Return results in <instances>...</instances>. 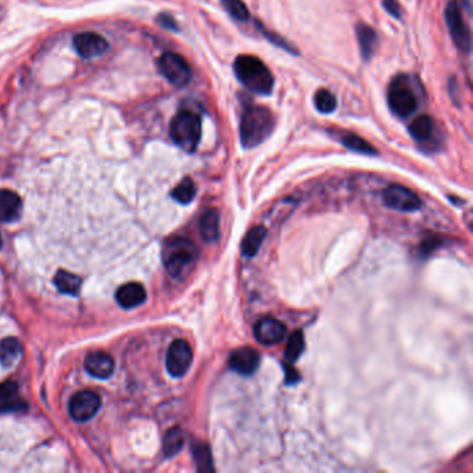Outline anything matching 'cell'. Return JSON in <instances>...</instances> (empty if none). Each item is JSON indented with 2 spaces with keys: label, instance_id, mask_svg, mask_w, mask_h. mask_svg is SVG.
Wrapping results in <instances>:
<instances>
[{
  "label": "cell",
  "instance_id": "cell-10",
  "mask_svg": "<svg viewBox=\"0 0 473 473\" xmlns=\"http://www.w3.org/2000/svg\"><path fill=\"white\" fill-rule=\"evenodd\" d=\"M100 408V397L95 391L84 390L72 396L70 400V415L78 422L92 419Z\"/></svg>",
  "mask_w": 473,
  "mask_h": 473
},
{
  "label": "cell",
  "instance_id": "cell-6",
  "mask_svg": "<svg viewBox=\"0 0 473 473\" xmlns=\"http://www.w3.org/2000/svg\"><path fill=\"white\" fill-rule=\"evenodd\" d=\"M446 22L450 31V35L457 45V47L463 52H471L472 36L471 28L464 18V10L457 0H450L446 8Z\"/></svg>",
  "mask_w": 473,
  "mask_h": 473
},
{
  "label": "cell",
  "instance_id": "cell-17",
  "mask_svg": "<svg viewBox=\"0 0 473 473\" xmlns=\"http://www.w3.org/2000/svg\"><path fill=\"white\" fill-rule=\"evenodd\" d=\"M357 39H358L359 49H361V56L365 61H368L378 49V45H379L378 33L369 25L361 22L357 25Z\"/></svg>",
  "mask_w": 473,
  "mask_h": 473
},
{
  "label": "cell",
  "instance_id": "cell-32",
  "mask_svg": "<svg viewBox=\"0 0 473 473\" xmlns=\"http://www.w3.org/2000/svg\"><path fill=\"white\" fill-rule=\"evenodd\" d=\"M15 391H17V386L13 382H7V383L0 385V398L11 397V396L15 394Z\"/></svg>",
  "mask_w": 473,
  "mask_h": 473
},
{
  "label": "cell",
  "instance_id": "cell-19",
  "mask_svg": "<svg viewBox=\"0 0 473 473\" xmlns=\"http://www.w3.org/2000/svg\"><path fill=\"white\" fill-rule=\"evenodd\" d=\"M200 235L207 243H214L219 239V215L215 210H207L201 215Z\"/></svg>",
  "mask_w": 473,
  "mask_h": 473
},
{
  "label": "cell",
  "instance_id": "cell-26",
  "mask_svg": "<svg viewBox=\"0 0 473 473\" xmlns=\"http://www.w3.org/2000/svg\"><path fill=\"white\" fill-rule=\"evenodd\" d=\"M172 199L180 204H189L196 196V185L190 178L182 179L178 186L172 190Z\"/></svg>",
  "mask_w": 473,
  "mask_h": 473
},
{
  "label": "cell",
  "instance_id": "cell-5",
  "mask_svg": "<svg viewBox=\"0 0 473 473\" xmlns=\"http://www.w3.org/2000/svg\"><path fill=\"white\" fill-rule=\"evenodd\" d=\"M390 110L400 118L414 114L418 109V98L408 84V78L400 75L393 79L387 92Z\"/></svg>",
  "mask_w": 473,
  "mask_h": 473
},
{
  "label": "cell",
  "instance_id": "cell-11",
  "mask_svg": "<svg viewBox=\"0 0 473 473\" xmlns=\"http://www.w3.org/2000/svg\"><path fill=\"white\" fill-rule=\"evenodd\" d=\"M229 368L243 376L253 375L261 362V355L257 350L251 347L236 348L229 357Z\"/></svg>",
  "mask_w": 473,
  "mask_h": 473
},
{
  "label": "cell",
  "instance_id": "cell-2",
  "mask_svg": "<svg viewBox=\"0 0 473 473\" xmlns=\"http://www.w3.org/2000/svg\"><path fill=\"white\" fill-rule=\"evenodd\" d=\"M238 79L253 93L270 95L274 88V77L268 67L256 56L240 54L233 63Z\"/></svg>",
  "mask_w": 473,
  "mask_h": 473
},
{
  "label": "cell",
  "instance_id": "cell-1",
  "mask_svg": "<svg viewBox=\"0 0 473 473\" xmlns=\"http://www.w3.org/2000/svg\"><path fill=\"white\" fill-rule=\"evenodd\" d=\"M275 121L270 109L264 106L249 107L240 120V142L243 148L253 149L261 145L274 131Z\"/></svg>",
  "mask_w": 473,
  "mask_h": 473
},
{
  "label": "cell",
  "instance_id": "cell-31",
  "mask_svg": "<svg viewBox=\"0 0 473 473\" xmlns=\"http://www.w3.org/2000/svg\"><path fill=\"white\" fill-rule=\"evenodd\" d=\"M383 7L386 8V11L390 14V15H393V17H396V18H400L401 17V7H400V4H398V1L397 0H383Z\"/></svg>",
  "mask_w": 473,
  "mask_h": 473
},
{
  "label": "cell",
  "instance_id": "cell-14",
  "mask_svg": "<svg viewBox=\"0 0 473 473\" xmlns=\"http://www.w3.org/2000/svg\"><path fill=\"white\" fill-rule=\"evenodd\" d=\"M86 371L98 378V379H107L114 372V361L113 358L102 351L91 352L85 359Z\"/></svg>",
  "mask_w": 473,
  "mask_h": 473
},
{
  "label": "cell",
  "instance_id": "cell-18",
  "mask_svg": "<svg viewBox=\"0 0 473 473\" xmlns=\"http://www.w3.org/2000/svg\"><path fill=\"white\" fill-rule=\"evenodd\" d=\"M408 131L417 142L429 145L435 137V121L429 116H419L411 123Z\"/></svg>",
  "mask_w": 473,
  "mask_h": 473
},
{
  "label": "cell",
  "instance_id": "cell-20",
  "mask_svg": "<svg viewBox=\"0 0 473 473\" xmlns=\"http://www.w3.org/2000/svg\"><path fill=\"white\" fill-rule=\"evenodd\" d=\"M265 236H267V229L264 226H254V228H251L247 232V235L245 236L243 243H242V253H243V256L254 257L258 253V250H260Z\"/></svg>",
  "mask_w": 473,
  "mask_h": 473
},
{
  "label": "cell",
  "instance_id": "cell-24",
  "mask_svg": "<svg viewBox=\"0 0 473 473\" xmlns=\"http://www.w3.org/2000/svg\"><path fill=\"white\" fill-rule=\"evenodd\" d=\"M185 444V433L180 428H172L164 437V454L171 458L176 456Z\"/></svg>",
  "mask_w": 473,
  "mask_h": 473
},
{
  "label": "cell",
  "instance_id": "cell-33",
  "mask_svg": "<svg viewBox=\"0 0 473 473\" xmlns=\"http://www.w3.org/2000/svg\"><path fill=\"white\" fill-rule=\"evenodd\" d=\"M158 21H160V24L164 26V28H168V29H178V26H176V22H175V20L171 17V15H166V14H162V15H160L158 17Z\"/></svg>",
  "mask_w": 473,
  "mask_h": 473
},
{
  "label": "cell",
  "instance_id": "cell-7",
  "mask_svg": "<svg viewBox=\"0 0 473 473\" xmlns=\"http://www.w3.org/2000/svg\"><path fill=\"white\" fill-rule=\"evenodd\" d=\"M158 67L165 79L178 88L186 86L192 81V70L187 61L172 52L164 53L158 60Z\"/></svg>",
  "mask_w": 473,
  "mask_h": 473
},
{
  "label": "cell",
  "instance_id": "cell-30",
  "mask_svg": "<svg viewBox=\"0 0 473 473\" xmlns=\"http://www.w3.org/2000/svg\"><path fill=\"white\" fill-rule=\"evenodd\" d=\"M284 369L286 372V375H285L286 385H296L300 380L299 371L292 364H284Z\"/></svg>",
  "mask_w": 473,
  "mask_h": 473
},
{
  "label": "cell",
  "instance_id": "cell-13",
  "mask_svg": "<svg viewBox=\"0 0 473 473\" xmlns=\"http://www.w3.org/2000/svg\"><path fill=\"white\" fill-rule=\"evenodd\" d=\"M254 334L258 343L265 346L278 344L285 339L286 326L277 318H263L256 323Z\"/></svg>",
  "mask_w": 473,
  "mask_h": 473
},
{
  "label": "cell",
  "instance_id": "cell-29",
  "mask_svg": "<svg viewBox=\"0 0 473 473\" xmlns=\"http://www.w3.org/2000/svg\"><path fill=\"white\" fill-rule=\"evenodd\" d=\"M221 3L228 14L235 20L247 21L250 18V13L242 0H221Z\"/></svg>",
  "mask_w": 473,
  "mask_h": 473
},
{
  "label": "cell",
  "instance_id": "cell-12",
  "mask_svg": "<svg viewBox=\"0 0 473 473\" xmlns=\"http://www.w3.org/2000/svg\"><path fill=\"white\" fill-rule=\"evenodd\" d=\"M74 47L84 59H93L109 49V42L96 32H82L75 35Z\"/></svg>",
  "mask_w": 473,
  "mask_h": 473
},
{
  "label": "cell",
  "instance_id": "cell-3",
  "mask_svg": "<svg viewBox=\"0 0 473 473\" xmlns=\"http://www.w3.org/2000/svg\"><path fill=\"white\" fill-rule=\"evenodd\" d=\"M199 258V250L193 242L185 238H172L165 242L162 261L172 278H183Z\"/></svg>",
  "mask_w": 473,
  "mask_h": 473
},
{
  "label": "cell",
  "instance_id": "cell-28",
  "mask_svg": "<svg viewBox=\"0 0 473 473\" xmlns=\"http://www.w3.org/2000/svg\"><path fill=\"white\" fill-rule=\"evenodd\" d=\"M314 104L316 109L322 114L333 113L337 107V99L336 96L327 91V89H319L314 96Z\"/></svg>",
  "mask_w": 473,
  "mask_h": 473
},
{
  "label": "cell",
  "instance_id": "cell-15",
  "mask_svg": "<svg viewBox=\"0 0 473 473\" xmlns=\"http://www.w3.org/2000/svg\"><path fill=\"white\" fill-rule=\"evenodd\" d=\"M22 211V201L20 196L8 189H0V221H17Z\"/></svg>",
  "mask_w": 473,
  "mask_h": 473
},
{
  "label": "cell",
  "instance_id": "cell-27",
  "mask_svg": "<svg viewBox=\"0 0 473 473\" xmlns=\"http://www.w3.org/2000/svg\"><path fill=\"white\" fill-rule=\"evenodd\" d=\"M306 347V341H304V334L302 330H296L290 334L288 344H286V358L290 362L297 361Z\"/></svg>",
  "mask_w": 473,
  "mask_h": 473
},
{
  "label": "cell",
  "instance_id": "cell-34",
  "mask_svg": "<svg viewBox=\"0 0 473 473\" xmlns=\"http://www.w3.org/2000/svg\"><path fill=\"white\" fill-rule=\"evenodd\" d=\"M0 247H1V236H0Z\"/></svg>",
  "mask_w": 473,
  "mask_h": 473
},
{
  "label": "cell",
  "instance_id": "cell-22",
  "mask_svg": "<svg viewBox=\"0 0 473 473\" xmlns=\"http://www.w3.org/2000/svg\"><path fill=\"white\" fill-rule=\"evenodd\" d=\"M22 351V346L15 337H6L0 341V362L4 366H10L15 362Z\"/></svg>",
  "mask_w": 473,
  "mask_h": 473
},
{
  "label": "cell",
  "instance_id": "cell-25",
  "mask_svg": "<svg viewBox=\"0 0 473 473\" xmlns=\"http://www.w3.org/2000/svg\"><path fill=\"white\" fill-rule=\"evenodd\" d=\"M340 142L348 149L352 150L355 153H361V155H366V156H375L378 155V152L375 150V148L368 144L365 139L359 138L355 134H346L340 138Z\"/></svg>",
  "mask_w": 473,
  "mask_h": 473
},
{
  "label": "cell",
  "instance_id": "cell-4",
  "mask_svg": "<svg viewBox=\"0 0 473 473\" xmlns=\"http://www.w3.org/2000/svg\"><path fill=\"white\" fill-rule=\"evenodd\" d=\"M169 135L176 146L193 153L201 139V118L189 110L179 111L169 124Z\"/></svg>",
  "mask_w": 473,
  "mask_h": 473
},
{
  "label": "cell",
  "instance_id": "cell-21",
  "mask_svg": "<svg viewBox=\"0 0 473 473\" xmlns=\"http://www.w3.org/2000/svg\"><path fill=\"white\" fill-rule=\"evenodd\" d=\"M81 284L82 281L79 279V277L67 271H59L54 277V285L64 295L78 296L81 290Z\"/></svg>",
  "mask_w": 473,
  "mask_h": 473
},
{
  "label": "cell",
  "instance_id": "cell-16",
  "mask_svg": "<svg viewBox=\"0 0 473 473\" xmlns=\"http://www.w3.org/2000/svg\"><path fill=\"white\" fill-rule=\"evenodd\" d=\"M146 290L141 284H127L117 290V302L124 309H135L145 303Z\"/></svg>",
  "mask_w": 473,
  "mask_h": 473
},
{
  "label": "cell",
  "instance_id": "cell-9",
  "mask_svg": "<svg viewBox=\"0 0 473 473\" xmlns=\"http://www.w3.org/2000/svg\"><path fill=\"white\" fill-rule=\"evenodd\" d=\"M193 361L192 347L186 340L178 339L171 343L166 352V369L171 376L180 378L183 376Z\"/></svg>",
  "mask_w": 473,
  "mask_h": 473
},
{
  "label": "cell",
  "instance_id": "cell-8",
  "mask_svg": "<svg viewBox=\"0 0 473 473\" xmlns=\"http://www.w3.org/2000/svg\"><path fill=\"white\" fill-rule=\"evenodd\" d=\"M383 203L397 211L412 212L421 208L422 201L417 193L401 185H390L383 192Z\"/></svg>",
  "mask_w": 473,
  "mask_h": 473
},
{
  "label": "cell",
  "instance_id": "cell-23",
  "mask_svg": "<svg viewBox=\"0 0 473 473\" xmlns=\"http://www.w3.org/2000/svg\"><path fill=\"white\" fill-rule=\"evenodd\" d=\"M192 454L199 472H214L212 456L210 447L204 443H194L192 446Z\"/></svg>",
  "mask_w": 473,
  "mask_h": 473
}]
</instances>
